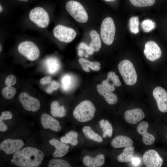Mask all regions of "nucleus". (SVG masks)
Returning a JSON list of instances; mask_svg holds the SVG:
<instances>
[{"label":"nucleus","instance_id":"f257e3e1","mask_svg":"<svg viewBox=\"0 0 167 167\" xmlns=\"http://www.w3.org/2000/svg\"><path fill=\"white\" fill-rule=\"evenodd\" d=\"M44 154L40 150L28 147L18 151L14 154L13 164L20 167H37L41 163Z\"/></svg>","mask_w":167,"mask_h":167},{"label":"nucleus","instance_id":"f03ea898","mask_svg":"<svg viewBox=\"0 0 167 167\" xmlns=\"http://www.w3.org/2000/svg\"><path fill=\"white\" fill-rule=\"evenodd\" d=\"M96 110L95 106L91 101L84 100L75 107L73 115L77 121L81 122H87L93 118Z\"/></svg>","mask_w":167,"mask_h":167},{"label":"nucleus","instance_id":"7ed1b4c3","mask_svg":"<svg viewBox=\"0 0 167 167\" xmlns=\"http://www.w3.org/2000/svg\"><path fill=\"white\" fill-rule=\"evenodd\" d=\"M119 72L125 84L128 85L134 84L137 81V74L132 63L127 59L123 60L118 64Z\"/></svg>","mask_w":167,"mask_h":167},{"label":"nucleus","instance_id":"20e7f679","mask_svg":"<svg viewBox=\"0 0 167 167\" xmlns=\"http://www.w3.org/2000/svg\"><path fill=\"white\" fill-rule=\"evenodd\" d=\"M67 11L77 22L85 23L88 20V15L83 6L79 2L70 0L66 5Z\"/></svg>","mask_w":167,"mask_h":167},{"label":"nucleus","instance_id":"39448f33","mask_svg":"<svg viewBox=\"0 0 167 167\" xmlns=\"http://www.w3.org/2000/svg\"><path fill=\"white\" fill-rule=\"evenodd\" d=\"M116 32V28L113 19L107 17L103 21L101 28L100 34L103 42L110 45L113 43Z\"/></svg>","mask_w":167,"mask_h":167},{"label":"nucleus","instance_id":"423d86ee","mask_svg":"<svg viewBox=\"0 0 167 167\" xmlns=\"http://www.w3.org/2000/svg\"><path fill=\"white\" fill-rule=\"evenodd\" d=\"M29 18L31 21L40 28H45L49 24V17L48 12L41 7L32 9L29 12Z\"/></svg>","mask_w":167,"mask_h":167},{"label":"nucleus","instance_id":"0eeeda50","mask_svg":"<svg viewBox=\"0 0 167 167\" xmlns=\"http://www.w3.org/2000/svg\"><path fill=\"white\" fill-rule=\"evenodd\" d=\"M18 50L20 54L32 61L37 59L40 54L38 47L34 43L30 41L20 43L18 46Z\"/></svg>","mask_w":167,"mask_h":167},{"label":"nucleus","instance_id":"6e6552de","mask_svg":"<svg viewBox=\"0 0 167 167\" xmlns=\"http://www.w3.org/2000/svg\"><path fill=\"white\" fill-rule=\"evenodd\" d=\"M54 37L62 42L69 43L75 38L76 33L73 28L62 25H58L53 29Z\"/></svg>","mask_w":167,"mask_h":167},{"label":"nucleus","instance_id":"1a4fd4ad","mask_svg":"<svg viewBox=\"0 0 167 167\" xmlns=\"http://www.w3.org/2000/svg\"><path fill=\"white\" fill-rule=\"evenodd\" d=\"M19 99L26 110L35 112L40 108L41 104L39 101L27 93H21L19 96Z\"/></svg>","mask_w":167,"mask_h":167},{"label":"nucleus","instance_id":"9d476101","mask_svg":"<svg viewBox=\"0 0 167 167\" xmlns=\"http://www.w3.org/2000/svg\"><path fill=\"white\" fill-rule=\"evenodd\" d=\"M23 140L20 139H7L0 144V149L6 154L11 155L20 150L24 146Z\"/></svg>","mask_w":167,"mask_h":167},{"label":"nucleus","instance_id":"9b49d317","mask_svg":"<svg viewBox=\"0 0 167 167\" xmlns=\"http://www.w3.org/2000/svg\"><path fill=\"white\" fill-rule=\"evenodd\" d=\"M146 58L151 61H154L160 58L161 55L160 48L155 41H150L145 45L143 51Z\"/></svg>","mask_w":167,"mask_h":167},{"label":"nucleus","instance_id":"f8f14e48","mask_svg":"<svg viewBox=\"0 0 167 167\" xmlns=\"http://www.w3.org/2000/svg\"><path fill=\"white\" fill-rule=\"evenodd\" d=\"M143 161L147 167H160L163 162V160L158 153L154 150L146 152L143 156Z\"/></svg>","mask_w":167,"mask_h":167},{"label":"nucleus","instance_id":"ddd939ff","mask_svg":"<svg viewBox=\"0 0 167 167\" xmlns=\"http://www.w3.org/2000/svg\"><path fill=\"white\" fill-rule=\"evenodd\" d=\"M153 95L156 100L158 108L163 113L167 112V92L163 88L157 87L153 91Z\"/></svg>","mask_w":167,"mask_h":167},{"label":"nucleus","instance_id":"4468645a","mask_svg":"<svg viewBox=\"0 0 167 167\" xmlns=\"http://www.w3.org/2000/svg\"><path fill=\"white\" fill-rule=\"evenodd\" d=\"M41 118V124L44 129H49L56 132L61 130V127L59 122L50 115L44 113Z\"/></svg>","mask_w":167,"mask_h":167},{"label":"nucleus","instance_id":"2eb2a0df","mask_svg":"<svg viewBox=\"0 0 167 167\" xmlns=\"http://www.w3.org/2000/svg\"><path fill=\"white\" fill-rule=\"evenodd\" d=\"M144 117L143 111L139 108L128 110L124 113V118L126 121L132 124L138 123Z\"/></svg>","mask_w":167,"mask_h":167},{"label":"nucleus","instance_id":"dca6fc26","mask_svg":"<svg viewBox=\"0 0 167 167\" xmlns=\"http://www.w3.org/2000/svg\"><path fill=\"white\" fill-rule=\"evenodd\" d=\"M148 127V123L147 122H143L138 125L137 130L139 134L142 135L143 143L146 145H150L154 143L155 138L153 135L147 132Z\"/></svg>","mask_w":167,"mask_h":167},{"label":"nucleus","instance_id":"f3484780","mask_svg":"<svg viewBox=\"0 0 167 167\" xmlns=\"http://www.w3.org/2000/svg\"><path fill=\"white\" fill-rule=\"evenodd\" d=\"M49 142L55 148V150L53 154L54 157H61L68 152L70 147L66 143L54 139L50 140Z\"/></svg>","mask_w":167,"mask_h":167},{"label":"nucleus","instance_id":"a211bd4d","mask_svg":"<svg viewBox=\"0 0 167 167\" xmlns=\"http://www.w3.org/2000/svg\"><path fill=\"white\" fill-rule=\"evenodd\" d=\"M96 88L100 95L103 96L107 103L110 105H113L118 101L117 96L102 84H98Z\"/></svg>","mask_w":167,"mask_h":167},{"label":"nucleus","instance_id":"6ab92c4d","mask_svg":"<svg viewBox=\"0 0 167 167\" xmlns=\"http://www.w3.org/2000/svg\"><path fill=\"white\" fill-rule=\"evenodd\" d=\"M105 161V157L101 154L97 155L95 157L89 156H84L82 160L83 164L88 167H98L102 166Z\"/></svg>","mask_w":167,"mask_h":167},{"label":"nucleus","instance_id":"aec40b11","mask_svg":"<svg viewBox=\"0 0 167 167\" xmlns=\"http://www.w3.org/2000/svg\"><path fill=\"white\" fill-rule=\"evenodd\" d=\"M102 84L111 91H113L115 89L114 86L119 87L121 84L118 76L112 71L108 73L106 79L102 81Z\"/></svg>","mask_w":167,"mask_h":167},{"label":"nucleus","instance_id":"412c9836","mask_svg":"<svg viewBox=\"0 0 167 167\" xmlns=\"http://www.w3.org/2000/svg\"><path fill=\"white\" fill-rule=\"evenodd\" d=\"M111 144L115 148H120L132 146L133 142L129 137L120 135L115 137L112 140Z\"/></svg>","mask_w":167,"mask_h":167},{"label":"nucleus","instance_id":"4be33fe9","mask_svg":"<svg viewBox=\"0 0 167 167\" xmlns=\"http://www.w3.org/2000/svg\"><path fill=\"white\" fill-rule=\"evenodd\" d=\"M78 61L83 70L86 72H90L89 68L94 71H98L101 69V64L98 62H90L83 58H80Z\"/></svg>","mask_w":167,"mask_h":167},{"label":"nucleus","instance_id":"5701e85b","mask_svg":"<svg viewBox=\"0 0 167 167\" xmlns=\"http://www.w3.org/2000/svg\"><path fill=\"white\" fill-rule=\"evenodd\" d=\"M50 113L54 117L62 118L66 115V110L63 105L60 106L58 101H53L50 105Z\"/></svg>","mask_w":167,"mask_h":167},{"label":"nucleus","instance_id":"b1692460","mask_svg":"<svg viewBox=\"0 0 167 167\" xmlns=\"http://www.w3.org/2000/svg\"><path fill=\"white\" fill-rule=\"evenodd\" d=\"M89 35L91 41L89 47L94 51H99L101 47V41L99 34L96 31L92 30L90 32Z\"/></svg>","mask_w":167,"mask_h":167},{"label":"nucleus","instance_id":"393cba45","mask_svg":"<svg viewBox=\"0 0 167 167\" xmlns=\"http://www.w3.org/2000/svg\"><path fill=\"white\" fill-rule=\"evenodd\" d=\"M134 148L132 146L126 147L123 152L117 158L120 162L126 163L130 161L133 158Z\"/></svg>","mask_w":167,"mask_h":167},{"label":"nucleus","instance_id":"a878e982","mask_svg":"<svg viewBox=\"0 0 167 167\" xmlns=\"http://www.w3.org/2000/svg\"><path fill=\"white\" fill-rule=\"evenodd\" d=\"M45 63L47 71L51 74H53L56 72L60 67L58 60L54 57L47 58L45 60Z\"/></svg>","mask_w":167,"mask_h":167},{"label":"nucleus","instance_id":"bb28decb","mask_svg":"<svg viewBox=\"0 0 167 167\" xmlns=\"http://www.w3.org/2000/svg\"><path fill=\"white\" fill-rule=\"evenodd\" d=\"M78 134L74 131H70L66 133L64 136L60 139V141L66 144H70L72 146H75L78 143Z\"/></svg>","mask_w":167,"mask_h":167},{"label":"nucleus","instance_id":"cd10ccee","mask_svg":"<svg viewBox=\"0 0 167 167\" xmlns=\"http://www.w3.org/2000/svg\"><path fill=\"white\" fill-rule=\"evenodd\" d=\"M82 131L85 137L89 140L99 143H102L103 141L102 137L95 133L89 126H85L83 127Z\"/></svg>","mask_w":167,"mask_h":167},{"label":"nucleus","instance_id":"c85d7f7f","mask_svg":"<svg viewBox=\"0 0 167 167\" xmlns=\"http://www.w3.org/2000/svg\"><path fill=\"white\" fill-rule=\"evenodd\" d=\"M100 127L103 132V137L106 138L107 136L111 137L112 135L113 128L111 124L107 120L102 119L99 122Z\"/></svg>","mask_w":167,"mask_h":167},{"label":"nucleus","instance_id":"c756f323","mask_svg":"<svg viewBox=\"0 0 167 167\" xmlns=\"http://www.w3.org/2000/svg\"><path fill=\"white\" fill-rule=\"evenodd\" d=\"M139 22L138 16L131 17L129 21V29L132 33L136 34L139 32Z\"/></svg>","mask_w":167,"mask_h":167},{"label":"nucleus","instance_id":"7c9ffc66","mask_svg":"<svg viewBox=\"0 0 167 167\" xmlns=\"http://www.w3.org/2000/svg\"><path fill=\"white\" fill-rule=\"evenodd\" d=\"M131 4L138 7L150 6L155 3V0H129Z\"/></svg>","mask_w":167,"mask_h":167},{"label":"nucleus","instance_id":"2f4dec72","mask_svg":"<svg viewBox=\"0 0 167 167\" xmlns=\"http://www.w3.org/2000/svg\"><path fill=\"white\" fill-rule=\"evenodd\" d=\"M16 90L15 88L10 86L4 88L2 90V94L3 97L6 99L12 98L15 95Z\"/></svg>","mask_w":167,"mask_h":167},{"label":"nucleus","instance_id":"473e14b6","mask_svg":"<svg viewBox=\"0 0 167 167\" xmlns=\"http://www.w3.org/2000/svg\"><path fill=\"white\" fill-rule=\"evenodd\" d=\"M49 167H71V165L66 161L62 159H53L49 163Z\"/></svg>","mask_w":167,"mask_h":167},{"label":"nucleus","instance_id":"72a5a7b5","mask_svg":"<svg viewBox=\"0 0 167 167\" xmlns=\"http://www.w3.org/2000/svg\"><path fill=\"white\" fill-rule=\"evenodd\" d=\"M155 22L152 20L146 19L143 21L141 26L144 32H149L155 28Z\"/></svg>","mask_w":167,"mask_h":167},{"label":"nucleus","instance_id":"f704fd0d","mask_svg":"<svg viewBox=\"0 0 167 167\" xmlns=\"http://www.w3.org/2000/svg\"><path fill=\"white\" fill-rule=\"evenodd\" d=\"M71 76L67 75L64 76L61 79L63 89L65 90H68L71 85Z\"/></svg>","mask_w":167,"mask_h":167},{"label":"nucleus","instance_id":"c9c22d12","mask_svg":"<svg viewBox=\"0 0 167 167\" xmlns=\"http://www.w3.org/2000/svg\"><path fill=\"white\" fill-rule=\"evenodd\" d=\"M16 83V79L15 76L11 75L8 76L6 79L5 83L7 86H12Z\"/></svg>","mask_w":167,"mask_h":167},{"label":"nucleus","instance_id":"e433bc0d","mask_svg":"<svg viewBox=\"0 0 167 167\" xmlns=\"http://www.w3.org/2000/svg\"><path fill=\"white\" fill-rule=\"evenodd\" d=\"M12 117V113L9 111H5L2 112L1 115L0 117V119L2 120H6L10 119Z\"/></svg>","mask_w":167,"mask_h":167},{"label":"nucleus","instance_id":"4c0bfd02","mask_svg":"<svg viewBox=\"0 0 167 167\" xmlns=\"http://www.w3.org/2000/svg\"><path fill=\"white\" fill-rule=\"evenodd\" d=\"M79 47L81 49H85L86 50V52L88 54L92 55L94 53V51L84 43H81L79 45Z\"/></svg>","mask_w":167,"mask_h":167},{"label":"nucleus","instance_id":"58836bf2","mask_svg":"<svg viewBox=\"0 0 167 167\" xmlns=\"http://www.w3.org/2000/svg\"><path fill=\"white\" fill-rule=\"evenodd\" d=\"M51 78L50 76H46L41 78L40 80V83L43 85L49 84L51 81Z\"/></svg>","mask_w":167,"mask_h":167},{"label":"nucleus","instance_id":"ea45409f","mask_svg":"<svg viewBox=\"0 0 167 167\" xmlns=\"http://www.w3.org/2000/svg\"><path fill=\"white\" fill-rule=\"evenodd\" d=\"M50 87L53 91L56 90L58 88L59 84L57 82L54 80L51 82Z\"/></svg>","mask_w":167,"mask_h":167},{"label":"nucleus","instance_id":"a19ab883","mask_svg":"<svg viewBox=\"0 0 167 167\" xmlns=\"http://www.w3.org/2000/svg\"><path fill=\"white\" fill-rule=\"evenodd\" d=\"M7 129V126L3 122L2 120L0 119V131L2 132L5 131Z\"/></svg>","mask_w":167,"mask_h":167},{"label":"nucleus","instance_id":"79ce46f5","mask_svg":"<svg viewBox=\"0 0 167 167\" xmlns=\"http://www.w3.org/2000/svg\"><path fill=\"white\" fill-rule=\"evenodd\" d=\"M132 163L135 165H137L139 164L140 162V159L138 158H134L132 159Z\"/></svg>","mask_w":167,"mask_h":167},{"label":"nucleus","instance_id":"37998d69","mask_svg":"<svg viewBox=\"0 0 167 167\" xmlns=\"http://www.w3.org/2000/svg\"><path fill=\"white\" fill-rule=\"evenodd\" d=\"M53 90L52 89V88L50 86L48 87L47 89L46 90L47 92L49 94H50L52 93L53 92Z\"/></svg>","mask_w":167,"mask_h":167},{"label":"nucleus","instance_id":"c03bdc74","mask_svg":"<svg viewBox=\"0 0 167 167\" xmlns=\"http://www.w3.org/2000/svg\"><path fill=\"white\" fill-rule=\"evenodd\" d=\"M3 8H2V6H1V5L0 4V13L2 12L3 11Z\"/></svg>","mask_w":167,"mask_h":167},{"label":"nucleus","instance_id":"a18cd8bd","mask_svg":"<svg viewBox=\"0 0 167 167\" xmlns=\"http://www.w3.org/2000/svg\"><path fill=\"white\" fill-rule=\"evenodd\" d=\"M82 51H79L78 54L80 56H81L82 55Z\"/></svg>","mask_w":167,"mask_h":167},{"label":"nucleus","instance_id":"49530a36","mask_svg":"<svg viewBox=\"0 0 167 167\" xmlns=\"http://www.w3.org/2000/svg\"><path fill=\"white\" fill-rule=\"evenodd\" d=\"M0 52H1L2 49V46L1 44H0Z\"/></svg>","mask_w":167,"mask_h":167},{"label":"nucleus","instance_id":"de8ad7c7","mask_svg":"<svg viewBox=\"0 0 167 167\" xmlns=\"http://www.w3.org/2000/svg\"><path fill=\"white\" fill-rule=\"evenodd\" d=\"M17 0L21 1L24 2H27L28 0Z\"/></svg>","mask_w":167,"mask_h":167},{"label":"nucleus","instance_id":"09e8293b","mask_svg":"<svg viewBox=\"0 0 167 167\" xmlns=\"http://www.w3.org/2000/svg\"><path fill=\"white\" fill-rule=\"evenodd\" d=\"M11 162L13 164V159H12L11 160Z\"/></svg>","mask_w":167,"mask_h":167},{"label":"nucleus","instance_id":"8fccbe9b","mask_svg":"<svg viewBox=\"0 0 167 167\" xmlns=\"http://www.w3.org/2000/svg\"><path fill=\"white\" fill-rule=\"evenodd\" d=\"M166 137L167 138V135H166Z\"/></svg>","mask_w":167,"mask_h":167}]
</instances>
